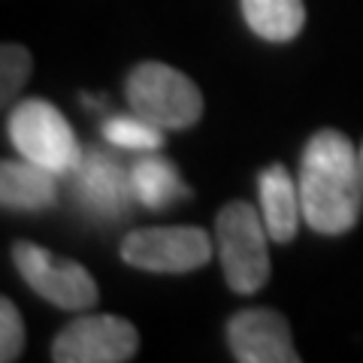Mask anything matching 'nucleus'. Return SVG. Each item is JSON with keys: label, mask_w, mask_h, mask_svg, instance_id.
I'll return each mask as SVG.
<instances>
[{"label": "nucleus", "mask_w": 363, "mask_h": 363, "mask_svg": "<svg viewBox=\"0 0 363 363\" xmlns=\"http://www.w3.org/2000/svg\"><path fill=\"white\" fill-rule=\"evenodd\" d=\"M227 342L240 363H300L288 318L272 309H242L227 321Z\"/></svg>", "instance_id": "8"}, {"label": "nucleus", "mask_w": 363, "mask_h": 363, "mask_svg": "<svg viewBox=\"0 0 363 363\" xmlns=\"http://www.w3.org/2000/svg\"><path fill=\"white\" fill-rule=\"evenodd\" d=\"M245 25L260 40L288 43L306 28L303 0H240Z\"/></svg>", "instance_id": "13"}, {"label": "nucleus", "mask_w": 363, "mask_h": 363, "mask_svg": "<svg viewBox=\"0 0 363 363\" xmlns=\"http://www.w3.org/2000/svg\"><path fill=\"white\" fill-rule=\"evenodd\" d=\"M140 351V333L118 315H82L52 342L55 363H124Z\"/></svg>", "instance_id": "7"}, {"label": "nucleus", "mask_w": 363, "mask_h": 363, "mask_svg": "<svg viewBox=\"0 0 363 363\" xmlns=\"http://www.w3.org/2000/svg\"><path fill=\"white\" fill-rule=\"evenodd\" d=\"M124 97L130 109L161 130H188L203 116V94L194 79L164 61H143L128 73Z\"/></svg>", "instance_id": "2"}, {"label": "nucleus", "mask_w": 363, "mask_h": 363, "mask_svg": "<svg viewBox=\"0 0 363 363\" xmlns=\"http://www.w3.org/2000/svg\"><path fill=\"white\" fill-rule=\"evenodd\" d=\"M25 348V321L21 312L13 306V300H0V360L13 363L21 357Z\"/></svg>", "instance_id": "16"}, {"label": "nucleus", "mask_w": 363, "mask_h": 363, "mask_svg": "<svg viewBox=\"0 0 363 363\" xmlns=\"http://www.w3.org/2000/svg\"><path fill=\"white\" fill-rule=\"evenodd\" d=\"M260 191V215H264L267 233L272 242H291L300 230V185L281 164H269L257 176Z\"/></svg>", "instance_id": "10"}, {"label": "nucleus", "mask_w": 363, "mask_h": 363, "mask_svg": "<svg viewBox=\"0 0 363 363\" xmlns=\"http://www.w3.org/2000/svg\"><path fill=\"white\" fill-rule=\"evenodd\" d=\"M6 130H9V143L16 145L21 157L52 169L58 176L73 173V167L82 157V145H79L70 121L49 100L30 97L16 104L13 112H9Z\"/></svg>", "instance_id": "4"}, {"label": "nucleus", "mask_w": 363, "mask_h": 363, "mask_svg": "<svg viewBox=\"0 0 363 363\" xmlns=\"http://www.w3.org/2000/svg\"><path fill=\"white\" fill-rule=\"evenodd\" d=\"M215 240H218V257L227 276V288L242 294H257L269 279V233L252 203L233 200L221 206L215 218Z\"/></svg>", "instance_id": "3"}, {"label": "nucleus", "mask_w": 363, "mask_h": 363, "mask_svg": "<svg viewBox=\"0 0 363 363\" xmlns=\"http://www.w3.org/2000/svg\"><path fill=\"white\" fill-rule=\"evenodd\" d=\"M104 136L124 152H157L164 145V130L143 116H112L104 124Z\"/></svg>", "instance_id": "14"}, {"label": "nucleus", "mask_w": 363, "mask_h": 363, "mask_svg": "<svg viewBox=\"0 0 363 363\" xmlns=\"http://www.w3.org/2000/svg\"><path fill=\"white\" fill-rule=\"evenodd\" d=\"M73 188L82 206L91 212L104 215V218H116L124 215L128 203L133 200L130 188V169H124L116 157L104 155L100 149H85L79 164L73 167Z\"/></svg>", "instance_id": "9"}, {"label": "nucleus", "mask_w": 363, "mask_h": 363, "mask_svg": "<svg viewBox=\"0 0 363 363\" xmlns=\"http://www.w3.org/2000/svg\"><path fill=\"white\" fill-rule=\"evenodd\" d=\"M33 73V55L18 43H4L0 49V100L9 109L18 91L25 88L28 76Z\"/></svg>", "instance_id": "15"}, {"label": "nucleus", "mask_w": 363, "mask_h": 363, "mask_svg": "<svg viewBox=\"0 0 363 363\" xmlns=\"http://www.w3.org/2000/svg\"><path fill=\"white\" fill-rule=\"evenodd\" d=\"M130 188L133 200L143 203L145 209H167L169 203L191 194L179 169L167 157H157L152 152H143L140 161L130 167Z\"/></svg>", "instance_id": "12"}, {"label": "nucleus", "mask_w": 363, "mask_h": 363, "mask_svg": "<svg viewBox=\"0 0 363 363\" xmlns=\"http://www.w3.org/2000/svg\"><path fill=\"white\" fill-rule=\"evenodd\" d=\"M58 200V173L28 157H6L0 164V203L16 212L49 209Z\"/></svg>", "instance_id": "11"}, {"label": "nucleus", "mask_w": 363, "mask_h": 363, "mask_svg": "<svg viewBox=\"0 0 363 363\" xmlns=\"http://www.w3.org/2000/svg\"><path fill=\"white\" fill-rule=\"evenodd\" d=\"M212 240L203 227H143L121 242V260L145 272H191L206 267Z\"/></svg>", "instance_id": "6"}, {"label": "nucleus", "mask_w": 363, "mask_h": 363, "mask_svg": "<svg viewBox=\"0 0 363 363\" xmlns=\"http://www.w3.org/2000/svg\"><path fill=\"white\" fill-rule=\"evenodd\" d=\"M357 164H360V182H363V143H360V152H357Z\"/></svg>", "instance_id": "17"}, {"label": "nucleus", "mask_w": 363, "mask_h": 363, "mask_svg": "<svg viewBox=\"0 0 363 363\" xmlns=\"http://www.w3.org/2000/svg\"><path fill=\"white\" fill-rule=\"evenodd\" d=\"M13 264L18 267L21 279L40 294L45 303L58 306V309H91L97 303L100 291L91 272L76 264L70 257L52 255L49 248L37 242H16L13 245Z\"/></svg>", "instance_id": "5"}, {"label": "nucleus", "mask_w": 363, "mask_h": 363, "mask_svg": "<svg viewBox=\"0 0 363 363\" xmlns=\"http://www.w3.org/2000/svg\"><path fill=\"white\" fill-rule=\"evenodd\" d=\"M303 221L321 236L348 233L363 209L360 164L342 130L324 128L309 136L300 157Z\"/></svg>", "instance_id": "1"}]
</instances>
